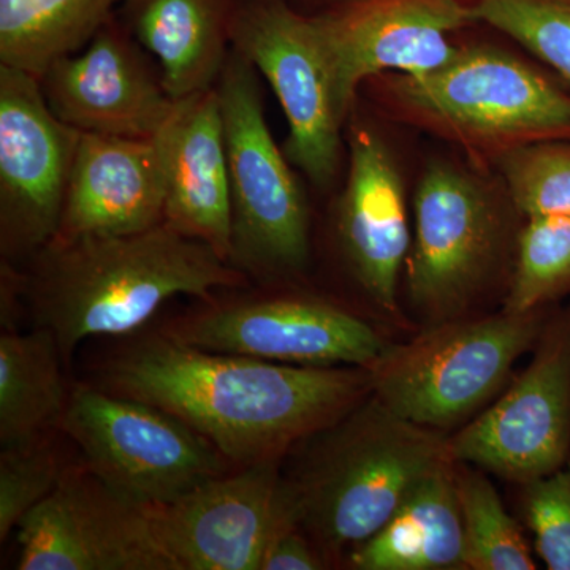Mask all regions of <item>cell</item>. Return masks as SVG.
Returning a JSON list of instances; mask_svg holds the SVG:
<instances>
[{
	"label": "cell",
	"instance_id": "cell-23",
	"mask_svg": "<svg viewBox=\"0 0 570 570\" xmlns=\"http://www.w3.org/2000/svg\"><path fill=\"white\" fill-rule=\"evenodd\" d=\"M121 0H0V63L40 77L81 50Z\"/></svg>",
	"mask_w": 570,
	"mask_h": 570
},
{
	"label": "cell",
	"instance_id": "cell-18",
	"mask_svg": "<svg viewBox=\"0 0 570 570\" xmlns=\"http://www.w3.org/2000/svg\"><path fill=\"white\" fill-rule=\"evenodd\" d=\"M163 132L148 140L80 134L55 238L130 235L163 224Z\"/></svg>",
	"mask_w": 570,
	"mask_h": 570
},
{
	"label": "cell",
	"instance_id": "cell-19",
	"mask_svg": "<svg viewBox=\"0 0 570 570\" xmlns=\"http://www.w3.org/2000/svg\"><path fill=\"white\" fill-rule=\"evenodd\" d=\"M163 134L164 224L230 264V178L216 86L181 100Z\"/></svg>",
	"mask_w": 570,
	"mask_h": 570
},
{
	"label": "cell",
	"instance_id": "cell-29",
	"mask_svg": "<svg viewBox=\"0 0 570 570\" xmlns=\"http://www.w3.org/2000/svg\"><path fill=\"white\" fill-rule=\"evenodd\" d=\"M521 509L550 570H570V464L524 483Z\"/></svg>",
	"mask_w": 570,
	"mask_h": 570
},
{
	"label": "cell",
	"instance_id": "cell-15",
	"mask_svg": "<svg viewBox=\"0 0 570 570\" xmlns=\"http://www.w3.org/2000/svg\"><path fill=\"white\" fill-rule=\"evenodd\" d=\"M141 48L112 14L81 50L56 59L40 75L51 111L81 134L157 137L181 100L168 94Z\"/></svg>",
	"mask_w": 570,
	"mask_h": 570
},
{
	"label": "cell",
	"instance_id": "cell-11",
	"mask_svg": "<svg viewBox=\"0 0 570 570\" xmlns=\"http://www.w3.org/2000/svg\"><path fill=\"white\" fill-rule=\"evenodd\" d=\"M530 365L489 411L449 439L456 463L532 482L570 452V309L546 322Z\"/></svg>",
	"mask_w": 570,
	"mask_h": 570
},
{
	"label": "cell",
	"instance_id": "cell-16",
	"mask_svg": "<svg viewBox=\"0 0 570 570\" xmlns=\"http://www.w3.org/2000/svg\"><path fill=\"white\" fill-rule=\"evenodd\" d=\"M316 20L348 111L371 78L444 69L461 50L450 36L472 22L466 0H341Z\"/></svg>",
	"mask_w": 570,
	"mask_h": 570
},
{
	"label": "cell",
	"instance_id": "cell-12",
	"mask_svg": "<svg viewBox=\"0 0 570 570\" xmlns=\"http://www.w3.org/2000/svg\"><path fill=\"white\" fill-rule=\"evenodd\" d=\"M21 570H176L148 510L82 466L63 469L56 489L18 527Z\"/></svg>",
	"mask_w": 570,
	"mask_h": 570
},
{
	"label": "cell",
	"instance_id": "cell-24",
	"mask_svg": "<svg viewBox=\"0 0 570 570\" xmlns=\"http://www.w3.org/2000/svg\"><path fill=\"white\" fill-rule=\"evenodd\" d=\"M466 566L471 570H534L530 546L485 475L455 461Z\"/></svg>",
	"mask_w": 570,
	"mask_h": 570
},
{
	"label": "cell",
	"instance_id": "cell-14",
	"mask_svg": "<svg viewBox=\"0 0 570 570\" xmlns=\"http://www.w3.org/2000/svg\"><path fill=\"white\" fill-rule=\"evenodd\" d=\"M279 460L225 472L170 504L146 508L176 570H261L275 532L298 519Z\"/></svg>",
	"mask_w": 570,
	"mask_h": 570
},
{
	"label": "cell",
	"instance_id": "cell-20",
	"mask_svg": "<svg viewBox=\"0 0 570 570\" xmlns=\"http://www.w3.org/2000/svg\"><path fill=\"white\" fill-rule=\"evenodd\" d=\"M122 24L156 56L175 100L208 91L232 51L235 22L246 0H121Z\"/></svg>",
	"mask_w": 570,
	"mask_h": 570
},
{
	"label": "cell",
	"instance_id": "cell-5",
	"mask_svg": "<svg viewBox=\"0 0 570 570\" xmlns=\"http://www.w3.org/2000/svg\"><path fill=\"white\" fill-rule=\"evenodd\" d=\"M216 89L230 178V265L246 277L296 275L309 262L305 195L269 132L258 71L234 47Z\"/></svg>",
	"mask_w": 570,
	"mask_h": 570
},
{
	"label": "cell",
	"instance_id": "cell-6",
	"mask_svg": "<svg viewBox=\"0 0 570 570\" xmlns=\"http://www.w3.org/2000/svg\"><path fill=\"white\" fill-rule=\"evenodd\" d=\"M543 325L542 309L433 324L407 343L385 346L366 367L371 395L417 425H456L502 387Z\"/></svg>",
	"mask_w": 570,
	"mask_h": 570
},
{
	"label": "cell",
	"instance_id": "cell-1",
	"mask_svg": "<svg viewBox=\"0 0 570 570\" xmlns=\"http://www.w3.org/2000/svg\"><path fill=\"white\" fill-rule=\"evenodd\" d=\"M108 392L183 420L230 463L277 460L371 392L365 367L296 366L219 354L167 333L135 341L108 363Z\"/></svg>",
	"mask_w": 570,
	"mask_h": 570
},
{
	"label": "cell",
	"instance_id": "cell-13",
	"mask_svg": "<svg viewBox=\"0 0 570 570\" xmlns=\"http://www.w3.org/2000/svg\"><path fill=\"white\" fill-rule=\"evenodd\" d=\"M165 333L204 351L296 366L366 370L387 346L362 318L302 296L219 303L176 322Z\"/></svg>",
	"mask_w": 570,
	"mask_h": 570
},
{
	"label": "cell",
	"instance_id": "cell-10",
	"mask_svg": "<svg viewBox=\"0 0 570 570\" xmlns=\"http://www.w3.org/2000/svg\"><path fill=\"white\" fill-rule=\"evenodd\" d=\"M80 134L45 99L39 77L0 63V254L28 264L58 235Z\"/></svg>",
	"mask_w": 570,
	"mask_h": 570
},
{
	"label": "cell",
	"instance_id": "cell-4",
	"mask_svg": "<svg viewBox=\"0 0 570 570\" xmlns=\"http://www.w3.org/2000/svg\"><path fill=\"white\" fill-rule=\"evenodd\" d=\"M377 97L412 126L479 156L551 140H570V96L509 52L461 48L425 77L382 75Z\"/></svg>",
	"mask_w": 570,
	"mask_h": 570
},
{
	"label": "cell",
	"instance_id": "cell-17",
	"mask_svg": "<svg viewBox=\"0 0 570 570\" xmlns=\"http://www.w3.org/2000/svg\"><path fill=\"white\" fill-rule=\"evenodd\" d=\"M337 236L360 287L385 313H396L397 277L411 246L403 179L387 142L362 121L348 135Z\"/></svg>",
	"mask_w": 570,
	"mask_h": 570
},
{
	"label": "cell",
	"instance_id": "cell-27",
	"mask_svg": "<svg viewBox=\"0 0 570 570\" xmlns=\"http://www.w3.org/2000/svg\"><path fill=\"white\" fill-rule=\"evenodd\" d=\"M510 200L527 219L570 216V140L520 146L498 157Z\"/></svg>",
	"mask_w": 570,
	"mask_h": 570
},
{
	"label": "cell",
	"instance_id": "cell-21",
	"mask_svg": "<svg viewBox=\"0 0 570 570\" xmlns=\"http://www.w3.org/2000/svg\"><path fill=\"white\" fill-rule=\"evenodd\" d=\"M356 570H463L466 542L455 461L438 469L395 515L348 554Z\"/></svg>",
	"mask_w": 570,
	"mask_h": 570
},
{
	"label": "cell",
	"instance_id": "cell-28",
	"mask_svg": "<svg viewBox=\"0 0 570 570\" xmlns=\"http://www.w3.org/2000/svg\"><path fill=\"white\" fill-rule=\"evenodd\" d=\"M58 452L47 436L0 452V540L9 538L24 517L43 501L61 479Z\"/></svg>",
	"mask_w": 570,
	"mask_h": 570
},
{
	"label": "cell",
	"instance_id": "cell-30",
	"mask_svg": "<svg viewBox=\"0 0 570 570\" xmlns=\"http://www.w3.org/2000/svg\"><path fill=\"white\" fill-rule=\"evenodd\" d=\"M298 519L285 521L269 540L261 570H318L325 568V561L303 534Z\"/></svg>",
	"mask_w": 570,
	"mask_h": 570
},
{
	"label": "cell",
	"instance_id": "cell-7",
	"mask_svg": "<svg viewBox=\"0 0 570 570\" xmlns=\"http://www.w3.org/2000/svg\"><path fill=\"white\" fill-rule=\"evenodd\" d=\"M59 426L94 474L141 508L170 504L227 472L223 453L183 420L108 390H71Z\"/></svg>",
	"mask_w": 570,
	"mask_h": 570
},
{
	"label": "cell",
	"instance_id": "cell-8",
	"mask_svg": "<svg viewBox=\"0 0 570 570\" xmlns=\"http://www.w3.org/2000/svg\"><path fill=\"white\" fill-rule=\"evenodd\" d=\"M232 47L268 81L287 119L284 153L314 186L326 189L341 165L348 111L316 17L285 0H246Z\"/></svg>",
	"mask_w": 570,
	"mask_h": 570
},
{
	"label": "cell",
	"instance_id": "cell-2",
	"mask_svg": "<svg viewBox=\"0 0 570 570\" xmlns=\"http://www.w3.org/2000/svg\"><path fill=\"white\" fill-rule=\"evenodd\" d=\"M28 266L22 294L33 324L50 330L63 360L88 337L135 332L176 295L209 299L246 283L213 247L164 223L138 234L55 238Z\"/></svg>",
	"mask_w": 570,
	"mask_h": 570
},
{
	"label": "cell",
	"instance_id": "cell-22",
	"mask_svg": "<svg viewBox=\"0 0 570 570\" xmlns=\"http://www.w3.org/2000/svg\"><path fill=\"white\" fill-rule=\"evenodd\" d=\"M50 330L7 332L0 336V444H31L59 425L66 412L61 362Z\"/></svg>",
	"mask_w": 570,
	"mask_h": 570
},
{
	"label": "cell",
	"instance_id": "cell-25",
	"mask_svg": "<svg viewBox=\"0 0 570 570\" xmlns=\"http://www.w3.org/2000/svg\"><path fill=\"white\" fill-rule=\"evenodd\" d=\"M570 287V216L530 217L519 238L504 309H542Z\"/></svg>",
	"mask_w": 570,
	"mask_h": 570
},
{
	"label": "cell",
	"instance_id": "cell-26",
	"mask_svg": "<svg viewBox=\"0 0 570 570\" xmlns=\"http://www.w3.org/2000/svg\"><path fill=\"white\" fill-rule=\"evenodd\" d=\"M485 22L523 45L570 85V0H466Z\"/></svg>",
	"mask_w": 570,
	"mask_h": 570
},
{
	"label": "cell",
	"instance_id": "cell-9",
	"mask_svg": "<svg viewBox=\"0 0 570 570\" xmlns=\"http://www.w3.org/2000/svg\"><path fill=\"white\" fill-rule=\"evenodd\" d=\"M504 220L485 184L436 160L415 194V239L409 257L412 306L431 324L463 317L497 262Z\"/></svg>",
	"mask_w": 570,
	"mask_h": 570
},
{
	"label": "cell",
	"instance_id": "cell-3",
	"mask_svg": "<svg viewBox=\"0 0 570 570\" xmlns=\"http://www.w3.org/2000/svg\"><path fill=\"white\" fill-rule=\"evenodd\" d=\"M306 441L285 482L299 524L326 553L373 538L431 474L453 461L439 430L400 417L374 395Z\"/></svg>",
	"mask_w": 570,
	"mask_h": 570
}]
</instances>
